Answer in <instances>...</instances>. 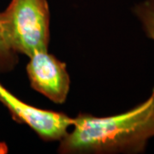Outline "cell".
Masks as SVG:
<instances>
[{
	"mask_svg": "<svg viewBox=\"0 0 154 154\" xmlns=\"http://www.w3.org/2000/svg\"><path fill=\"white\" fill-rule=\"evenodd\" d=\"M133 12L140 22L146 35L154 40V2L145 0L134 6ZM152 94H154V88Z\"/></svg>",
	"mask_w": 154,
	"mask_h": 154,
	"instance_id": "5",
	"label": "cell"
},
{
	"mask_svg": "<svg viewBox=\"0 0 154 154\" xmlns=\"http://www.w3.org/2000/svg\"><path fill=\"white\" fill-rule=\"evenodd\" d=\"M60 140L61 153H141L154 138V94L120 114L105 117L82 113Z\"/></svg>",
	"mask_w": 154,
	"mask_h": 154,
	"instance_id": "1",
	"label": "cell"
},
{
	"mask_svg": "<svg viewBox=\"0 0 154 154\" xmlns=\"http://www.w3.org/2000/svg\"><path fill=\"white\" fill-rule=\"evenodd\" d=\"M0 103L10 111L13 119L28 125L42 140H59L66 135L74 119L61 112L43 110L25 103L0 83Z\"/></svg>",
	"mask_w": 154,
	"mask_h": 154,
	"instance_id": "3",
	"label": "cell"
},
{
	"mask_svg": "<svg viewBox=\"0 0 154 154\" xmlns=\"http://www.w3.org/2000/svg\"><path fill=\"white\" fill-rule=\"evenodd\" d=\"M27 73L31 87L55 104H63L70 88L66 64L48 51L29 57Z\"/></svg>",
	"mask_w": 154,
	"mask_h": 154,
	"instance_id": "4",
	"label": "cell"
},
{
	"mask_svg": "<svg viewBox=\"0 0 154 154\" xmlns=\"http://www.w3.org/2000/svg\"><path fill=\"white\" fill-rule=\"evenodd\" d=\"M17 63V54L10 49L0 30V70L12 69Z\"/></svg>",
	"mask_w": 154,
	"mask_h": 154,
	"instance_id": "6",
	"label": "cell"
},
{
	"mask_svg": "<svg viewBox=\"0 0 154 154\" xmlns=\"http://www.w3.org/2000/svg\"><path fill=\"white\" fill-rule=\"evenodd\" d=\"M152 2H154V0H152Z\"/></svg>",
	"mask_w": 154,
	"mask_h": 154,
	"instance_id": "7",
	"label": "cell"
},
{
	"mask_svg": "<svg viewBox=\"0 0 154 154\" xmlns=\"http://www.w3.org/2000/svg\"><path fill=\"white\" fill-rule=\"evenodd\" d=\"M0 30L15 53L28 57L48 51L50 10L47 0H11L0 12Z\"/></svg>",
	"mask_w": 154,
	"mask_h": 154,
	"instance_id": "2",
	"label": "cell"
}]
</instances>
